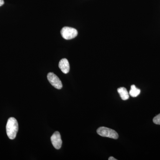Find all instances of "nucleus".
<instances>
[{
    "instance_id": "obj_1",
    "label": "nucleus",
    "mask_w": 160,
    "mask_h": 160,
    "mask_svg": "<svg viewBox=\"0 0 160 160\" xmlns=\"http://www.w3.org/2000/svg\"><path fill=\"white\" fill-rule=\"evenodd\" d=\"M6 129V132L9 138L11 140L15 138L18 130V124L15 118H9L7 122Z\"/></svg>"
},
{
    "instance_id": "obj_2",
    "label": "nucleus",
    "mask_w": 160,
    "mask_h": 160,
    "mask_svg": "<svg viewBox=\"0 0 160 160\" xmlns=\"http://www.w3.org/2000/svg\"><path fill=\"white\" fill-rule=\"evenodd\" d=\"M98 134L103 137L111 138L117 139L118 138V134L113 129H109L105 127H101L97 130Z\"/></svg>"
},
{
    "instance_id": "obj_3",
    "label": "nucleus",
    "mask_w": 160,
    "mask_h": 160,
    "mask_svg": "<svg viewBox=\"0 0 160 160\" xmlns=\"http://www.w3.org/2000/svg\"><path fill=\"white\" fill-rule=\"evenodd\" d=\"M61 35L65 39L70 40L76 37L78 32L74 28L69 27H64L61 31Z\"/></svg>"
},
{
    "instance_id": "obj_4",
    "label": "nucleus",
    "mask_w": 160,
    "mask_h": 160,
    "mask_svg": "<svg viewBox=\"0 0 160 160\" xmlns=\"http://www.w3.org/2000/svg\"><path fill=\"white\" fill-rule=\"evenodd\" d=\"M47 79L49 83L54 88L58 89H61L62 88V84L61 80L53 72H49L48 73L47 75Z\"/></svg>"
},
{
    "instance_id": "obj_5",
    "label": "nucleus",
    "mask_w": 160,
    "mask_h": 160,
    "mask_svg": "<svg viewBox=\"0 0 160 160\" xmlns=\"http://www.w3.org/2000/svg\"><path fill=\"white\" fill-rule=\"evenodd\" d=\"M51 142L55 149H59L62 147V140L61 135L59 132L56 131L52 135L51 137Z\"/></svg>"
},
{
    "instance_id": "obj_6",
    "label": "nucleus",
    "mask_w": 160,
    "mask_h": 160,
    "mask_svg": "<svg viewBox=\"0 0 160 160\" xmlns=\"http://www.w3.org/2000/svg\"><path fill=\"white\" fill-rule=\"evenodd\" d=\"M59 67L63 73L65 74L68 73L70 69V66L68 60L66 58L62 59L59 63Z\"/></svg>"
},
{
    "instance_id": "obj_7",
    "label": "nucleus",
    "mask_w": 160,
    "mask_h": 160,
    "mask_svg": "<svg viewBox=\"0 0 160 160\" xmlns=\"http://www.w3.org/2000/svg\"><path fill=\"white\" fill-rule=\"evenodd\" d=\"M118 92L120 96V97L123 100L126 101L129 98V94L127 89L125 87H120L118 89Z\"/></svg>"
},
{
    "instance_id": "obj_8",
    "label": "nucleus",
    "mask_w": 160,
    "mask_h": 160,
    "mask_svg": "<svg viewBox=\"0 0 160 160\" xmlns=\"http://www.w3.org/2000/svg\"><path fill=\"white\" fill-rule=\"evenodd\" d=\"M141 92L140 89H138L135 85H132L131 86V89L129 91V95L133 98L137 97L139 95Z\"/></svg>"
},
{
    "instance_id": "obj_9",
    "label": "nucleus",
    "mask_w": 160,
    "mask_h": 160,
    "mask_svg": "<svg viewBox=\"0 0 160 160\" xmlns=\"http://www.w3.org/2000/svg\"><path fill=\"white\" fill-rule=\"evenodd\" d=\"M153 122L154 124L160 125V113L153 118Z\"/></svg>"
},
{
    "instance_id": "obj_10",
    "label": "nucleus",
    "mask_w": 160,
    "mask_h": 160,
    "mask_svg": "<svg viewBox=\"0 0 160 160\" xmlns=\"http://www.w3.org/2000/svg\"><path fill=\"white\" fill-rule=\"evenodd\" d=\"M4 4V0H0V7L2 6Z\"/></svg>"
},
{
    "instance_id": "obj_11",
    "label": "nucleus",
    "mask_w": 160,
    "mask_h": 160,
    "mask_svg": "<svg viewBox=\"0 0 160 160\" xmlns=\"http://www.w3.org/2000/svg\"><path fill=\"white\" fill-rule=\"evenodd\" d=\"M115 158H114L112 157H110L109 158V160H117Z\"/></svg>"
}]
</instances>
